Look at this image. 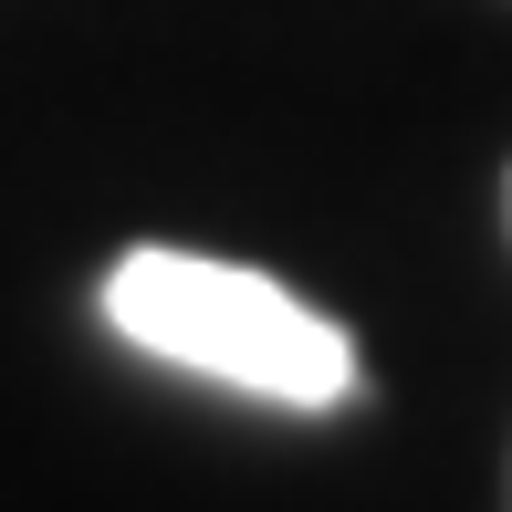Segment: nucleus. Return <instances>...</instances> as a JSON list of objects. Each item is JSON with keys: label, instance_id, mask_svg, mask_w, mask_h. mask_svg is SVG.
Returning <instances> with one entry per match:
<instances>
[{"label": "nucleus", "instance_id": "obj_2", "mask_svg": "<svg viewBox=\"0 0 512 512\" xmlns=\"http://www.w3.org/2000/svg\"><path fill=\"white\" fill-rule=\"evenodd\" d=\"M502 230H512V178H502Z\"/></svg>", "mask_w": 512, "mask_h": 512}, {"label": "nucleus", "instance_id": "obj_1", "mask_svg": "<svg viewBox=\"0 0 512 512\" xmlns=\"http://www.w3.org/2000/svg\"><path fill=\"white\" fill-rule=\"evenodd\" d=\"M105 324L136 356L178 366V377H209L230 398H262V408L314 418V408L356 398V335L251 262H209V251H157L147 241L105 272Z\"/></svg>", "mask_w": 512, "mask_h": 512}]
</instances>
